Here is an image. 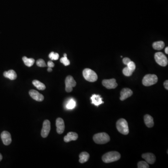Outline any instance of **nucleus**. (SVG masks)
<instances>
[{
  "label": "nucleus",
  "instance_id": "nucleus-16",
  "mask_svg": "<svg viewBox=\"0 0 168 168\" xmlns=\"http://www.w3.org/2000/svg\"><path fill=\"white\" fill-rule=\"evenodd\" d=\"M102 98L101 97V95H97V94H93L91 97L92 103L94 104L95 106L98 107L99 105L102 104H103L104 102L102 101Z\"/></svg>",
  "mask_w": 168,
  "mask_h": 168
},
{
  "label": "nucleus",
  "instance_id": "nucleus-35",
  "mask_svg": "<svg viewBox=\"0 0 168 168\" xmlns=\"http://www.w3.org/2000/svg\"><path fill=\"white\" fill-rule=\"evenodd\" d=\"M2 156L1 154L0 153V161H1L2 160Z\"/></svg>",
  "mask_w": 168,
  "mask_h": 168
},
{
  "label": "nucleus",
  "instance_id": "nucleus-15",
  "mask_svg": "<svg viewBox=\"0 0 168 168\" xmlns=\"http://www.w3.org/2000/svg\"><path fill=\"white\" fill-rule=\"evenodd\" d=\"M78 138V134L75 132H70L64 137V140L66 142H69L72 141H76Z\"/></svg>",
  "mask_w": 168,
  "mask_h": 168
},
{
  "label": "nucleus",
  "instance_id": "nucleus-2",
  "mask_svg": "<svg viewBox=\"0 0 168 168\" xmlns=\"http://www.w3.org/2000/svg\"><path fill=\"white\" fill-rule=\"evenodd\" d=\"M93 140L97 144H103L107 143L110 140L109 135L106 133H99L94 134Z\"/></svg>",
  "mask_w": 168,
  "mask_h": 168
},
{
  "label": "nucleus",
  "instance_id": "nucleus-11",
  "mask_svg": "<svg viewBox=\"0 0 168 168\" xmlns=\"http://www.w3.org/2000/svg\"><path fill=\"white\" fill-rule=\"evenodd\" d=\"M56 125L57 127V132L59 134H62L64 132L65 129L64 122L62 118H58L56 120Z\"/></svg>",
  "mask_w": 168,
  "mask_h": 168
},
{
  "label": "nucleus",
  "instance_id": "nucleus-26",
  "mask_svg": "<svg viewBox=\"0 0 168 168\" xmlns=\"http://www.w3.org/2000/svg\"><path fill=\"white\" fill-rule=\"evenodd\" d=\"M59 57V54L58 53H55L54 52H51L49 55L50 58L52 60H58Z\"/></svg>",
  "mask_w": 168,
  "mask_h": 168
},
{
  "label": "nucleus",
  "instance_id": "nucleus-18",
  "mask_svg": "<svg viewBox=\"0 0 168 168\" xmlns=\"http://www.w3.org/2000/svg\"><path fill=\"white\" fill-rule=\"evenodd\" d=\"M4 76L10 80H15L17 78V74L15 71L13 70H9L5 72L4 73Z\"/></svg>",
  "mask_w": 168,
  "mask_h": 168
},
{
  "label": "nucleus",
  "instance_id": "nucleus-34",
  "mask_svg": "<svg viewBox=\"0 0 168 168\" xmlns=\"http://www.w3.org/2000/svg\"><path fill=\"white\" fill-rule=\"evenodd\" d=\"M165 52L167 54H168V47H167L165 48Z\"/></svg>",
  "mask_w": 168,
  "mask_h": 168
},
{
  "label": "nucleus",
  "instance_id": "nucleus-28",
  "mask_svg": "<svg viewBox=\"0 0 168 168\" xmlns=\"http://www.w3.org/2000/svg\"><path fill=\"white\" fill-rule=\"evenodd\" d=\"M37 66L41 67H44L46 66V64L43 59H39L37 61Z\"/></svg>",
  "mask_w": 168,
  "mask_h": 168
},
{
  "label": "nucleus",
  "instance_id": "nucleus-7",
  "mask_svg": "<svg viewBox=\"0 0 168 168\" xmlns=\"http://www.w3.org/2000/svg\"><path fill=\"white\" fill-rule=\"evenodd\" d=\"M66 84V91L67 93L72 92L73 89V88L76 85V82L74 80L73 77L72 76H68L66 77L65 80Z\"/></svg>",
  "mask_w": 168,
  "mask_h": 168
},
{
  "label": "nucleus",
  "instance_id": "nucleus-13",
  "mask_svg": "<svg viewBox=\"0 0 168 168\" xmlns=\"http://www.w3.org/2000/svg\"><path fill=\"white\" fill-rule=\"evenodd\" d=\"M133 93V91L130 89L128 88L123 89L121 92V101H124L128 98L130 97V96H132Z\"/></svg>",
  "mask_w": 168,
  "mask_h": 168
},
{
  "label": "nucleus",
  "instance_id": "nucleus-31",
  "mask_svg": "<svg viewBox=\"0 0 168 168\" xmlns=\"http://www.w3.org/2000/svg\"><path fill=\"white\" fill-rule=\"evenodd\" d=\"M47 66H48V67L53 68L54 66V64L51 61H48V63H47Z\"/></svg>",
  "mask_w": 168,
  "mask_h": 168
},
{
  "label": "nucleus",
  "instance_id": "nucleus-23",
  "mask_svg": "<svg viewBox=\"0 0 168 168\" xmlns=\"http://www.w3.org/2000/svg\"><path fill=\"white\" fill-rule=\"evenodd\" d=\"M76 105L75 101L74 99H71L67 103L66 107L68 109H72L75 107Z\"/></svg>",
  "mask_w": 168,
  "mask_h": 168
},
{
  "label": "nucleus",
  "instance_id": "nucleus-33",
  "mask_svg": "<svg viewBox=\"0 0 168 168\" xmlns=\"http://www.w3.org/2000/svg\"><path fill=\"white\" fill-rule=\"evenodd\" d=\"M47 71H48V72H52V71H53V69H52L51 68L48 67Z\"/></svg>",
  "mask_w": 168,
  "mask_h": 168
},
{
  "label": "nucleus",
  "instance_id": "nucleus-8",
  "mask_svg": "<svg viewBox=\"0 0 168 168\" xmlns=\"http://www.w3.org/2000/svg\"><path fill=\"white\" fill-rule=\"evenodd\" d=\"M50 130V123L49 120H45L43 122V128L41 130V136L43 138L48 137Z\"/></svg>",
  "mask_w": 168,
  "mask_h": 168
},
{
  "label": "nucleus",
  "instance_id": "nucleus-9",
  "mask_svg": "<svg viewBox=\"0 0 168 168\" xmlns=\"http://www.w3.org/2000/svg\"><path fill=\"white\" fill-rule=\"evenodd\" d=\"M102 85L105 88L108 89H115L118 86V84L116 83V81L115 79L104 80L102 81Z\"/></svg>",
  "mask_w": 168,
  "mask_h": 168
},
{
  "label": "nucleus",
  "instance_id": "nucleus-1",
  "mask_svg": "<svg viewBox=\"0 0 168 168\" xmlns=\"http://www.w3.org/2000/svg\"><path fill=\"white\" fill-rule=\"evenodd\" d=\"M121 154L117 151H110L106 153L102 157V160L105 163H110L119 160Z\"/></svg>",
  "mask_w": 168,
  "mask_h": 168
},
{
  "label": "nucleus",
  "instance_id": "nucleus-32",
  "mask_svg": "<svg viewBox=\"0 0 168 168\" xmlns=\"http://www.w3.org/2000/svg\"><path fill=\"white\" fill-rule=\"evenodd\" d=\"M164 86L165 88L168 90V81L166 80L164 82Z\"/></svg>",
  "mask_w": 168,
  "mask_h": 168
},
{
  "label": "nucleus",
  "instance_id": "nucleus-27",
  "mask_svg": "<svg viewBox=\"0 0 168 168\" xmlns=\"http://www.w3.org/2000/svg\"><path fill=\"white\" fill-rule=\"evenodd\" d=\"M60 62L63 64L65 66H69L70 64V61L68 59L67 57H64L60 59Z\"/></svg>",
  "mask_w": 168,
  "mask_h": 168
},
{
  "label": "nucleus",
  "instance_id": "nucleus-20",
  "mask_svg": "<svg viewBox=\"0 0 168 168\" xmlns=\"http://www.w3.org/2000/svg\"><path fill=\"white\" fill-rule=\"evenodd\" d=\"M32 84L33 85L39 90H44L46 88L45 85V84L42 83L39 81L37 80H34L32 81Z\"/></svg>",
  "mask_w": 168,
  "mask_h": 168
},
{
  "label": "nucleus",
  "instance_id": "nucleus-3",
  "mask_svg": "<svg viewBox=\"0 0 168 168\" xmlns=\"http://www.w3.org/2000/svg\"><path fill=\"white\" fill-rule=\"evenodd\" d=\"M116 128L120 133L124 135H127L129 132L128 122L124 119H120L117 121Z\"/></svg>",
  "mask_w": 168,
  "mask_h": 168
},
{
  "label": "nucleus",
  "instance_id": "nucleus-22",
  "mask_svg": "<svg viewBox=\"0 0 168 168\" xmlns=\"http://www.w3.org/2000/svg\"><path fill=\"white\" fill-rule=\"evenodd\" d=\"M23 60L25 65L28 67L32 66L35 63V60L33 58H28L26 57H23Z\"/></svg>",
  "mask_w": 168,
  "mask_h": 168
},
{
  "label": "nucleus",
  "instance_id": "nucleus-29",
  "mask_svg": "<svg viewBox=\"0 0 168 168\" xmlns=\"http://www.w3.org/2000/svg\"><path fill=\"white\" fill-rule=\"evenodd\" d=\"M127 66L129 69H130L133 72L135 70V68H136L135 63L132 61H130V62L129 63Z\"/></svg>",
  "mask_w": 168,
  "mask_h": 168
},
{
  "label": "nucleus",
  "instance_id": "nucleus-5",
  "mask_svg": "<svg viewBox=\"0 0 168 168\" xmlns=\"http://www.w3.org/2000/svg\"><path fill=\"white\" fill-rule=\"evenodd\" d=\"M158 81V77L155 74H147L143 77L142 81L144 86H149L156 84Z\"/></svg>",
  "mask_w": 168,
  "mask_h": 168
},
{
  "label": "nucleus",
  "instance_id": "nucleus-25",
  "mask_svg": "<svg viewBox=\"0 0 168 168\" xmlns=\"http://www.w3.org/2000/svg\"><path fill=\"white\" fill-rule=\"evenodd\" d=\"M137 166L138 168H148L150 167L148 164L145 161H139L138 163Z\"/></svg>",
  "mask_w": 168,
  "mask_h": 168
},
{
  "label": "nucleus",
  "instance_id": "nucleus-36",
  "mask_svg": "<svg viewBox=\"0 0 168 168\" xmlns=\"http://www.w3.org/2000/svg\"><path fill=\"white\" fill-rule=\"evenodd\" d=\"M64 57H67L66 54L64 53Z\"/></svg>",
  "mask_w": 168,
  "mask_h": 168
},
{
  "label": "nucleus",
  "instance_id": "nucleus-24",
  "mask_svg": "<svg viewBox=\"0 0 168 168\" xmlns=\"http://www.w3.org/2000/svg\"><path fill=\"white\" fill-rule=\"evenodd\" d=\"M122 72H123L124 75L126 76L129 77L132 75L133 72L131 71L130 69H129L128 67H126L124 68L123 69Z\"/></svg>",
  "mask_w": 168,
  "mask_h": 168
},
{
  "label": "nucleus",
  "instance_id": "nucleus-30",
  "mask_svg": "<svg viewBox=\"0 0 168 168\" xmlns=\"http://www.w3.org/2000/svg\"><path fill=\"white\" fill-rule=\"evenodd\" d=\"M131 61V60H130V58H125L123 59V63L125 65H127Z\"/></svg>",
  "mask_w": 168,
  "mask_h": 168
},
{
  "label": "nucleus",
  "instance_id": "nucleus-21",
  "mask_svg": "<svg viewBox=\"0 0 168 168\" xmlns=\"http://www.w3.org/2000/svg\"><path fill=\"white\" fill-rule=\"evenodd\" d=\"M165 46L164 42L157 41L154 42L153 44V48L156 50H161Z\"/></svg>",
  "mask_w": 168,
  "mask_h": 168
},
{
  "label": "nucleus",
  "instance_id": "nucleus-10",
  "mask_svg": "<svg viewBox=\"0 0 168 168\" xmlns=\"http://www.w3.org/2000/svg\"><path fill=\"white\" fill-rule=\"evenodd\" d=\"M1 138L4 145H9L11 143L12 139L10 134L8 131H4L1 133Z\"/></svg>",
  "mask_w": 168,
  "mask_h": 168
},
{
  "label": "nucleus",
  "instance_id": "nucleus-19",
  "mask_svg": "<svg viewBox=\"0 0 168 168\" xmlns=\"http://www.w3.org/2000/svg\"><path fill=\"white\" fill-rule=\"evenodd\" d=\"M79 157H80V160H79L80 163L83 164L88 161L90 155L86 152H83L79 155Z\"/></svg>",
  "mask_w": 168,
  "mask_h": 168
},
{
  "label": "nucleus",
  "instance_id": "nucleus-14",
  "mask_svg": "<svg viewBox=\"0 0 168 168\" xmlns=\"http://www.w3.org/2000/svg\"><path fill=\"white\" fill-rule=\"evenodd\" d=\"M142 157L145 160L148 164H154L156 160V156L152 153H148L142 154Z\"/></svg>",
  "mask_w": 168,
  "mask_h": 168
},
{
  "label": "nucleus",
  "instance_id": "nucleus-17",
  "mask_svg": "<svg viewBox=\"0 0 168 168\" xmlns=\"http://www.w3.org/2000/svg\"><path fill=\"white\" fill-rule=\"evenodd\" d=\"M144 120L145 124L148 128H152L154 126V122L153 117L149 115L144 116Z\"/></svg>",
  "mask_w": 168,
  "mask_h": 168
},
{
  "label": "nucleus",
  "instance_id": "nucleus-4",
  "mask_svg": "<svg viewBox=\"0 0 168 168\" xmlns=\"http://www.w3.org/2000/svg\"><path fill=\"white\" fill-rule=\"evenodd\" d=\"M83 75L85 80L89 82H95L98 80V76L96 72L89 68L83 70Z\"/></svg>",
  "mask_w": 168,
  "mask_h": 168
},
{
  "label": "nucleus",
  "instance_id": "nucleus-6",
  "mask_svg": "<svg viewBox=\"0 0 168 168\" xmlns=\"http://www.w3.org/2000/svg\"><path fill=\"white\" fill-rule=\"evenodd\" d=\"M155 59L156 62L161 66H166L168 64V58L164 53L161 52L155 53Z\"/></svg>",
  "mask_w": 168,
  "mask_h": 168
},
{
  "label": "nucleus",
  "instance_id": "nucleus-12",
  "mask_svg": "<svg viewBox=\"0 0 168 168\" xmlns=\"http://www.w3.org/2000/svg\"><path fill=\"white\" fill-rule=\"evenodd\" d=\"M29 94L31 97L37 102H42L44 101V96L35 90H31L29 92Z\"/></svg>",
  "mask_w": 168,
  "mask_h": 168
}]
</instances>
